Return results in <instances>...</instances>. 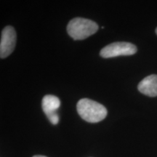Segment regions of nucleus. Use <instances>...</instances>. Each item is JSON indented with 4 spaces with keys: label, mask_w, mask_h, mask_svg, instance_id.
I'll list each match as a JSON object with an SVG mask.
<instances>
[{
    "label": "nucleus",
    "mask_w": 157,
    "mask_h": 157,
    "mask_svg": "<svg viewBox=\"0 0 157 157\" xmlns=\"http://www.w3.org/2000/svg\"><path fill=\"white\" fill-rule=\"evenodd\" d=\"M78 113L82 119L90 123L99 122L107 116V109L102 104L93 100L83 98L76 105Z\"/></svg>",
    "instance_id": "obj_1"
},
{
    "label": "nucleus",
    "mask_w": 157,
    "mask_h": 157,
    "mask_svg": "<svg viewBox=\"0 0 157 157\" xmlns=\"http://www.w3.org/2000/svg\"><path fill=\"white\" fill-rule=\"evenodd\" d=\"M98 30V25L91 20L76 17L68 23L67 31L74 40H82L95 34Z\"/></svg>",
    "instance_id": "obj_2"
},
{
    "label": "nucleus",
    "mask_w": 157,
    "mask_h": 157,
    "mask_svg": "<svg viewBox=\"0 0 157 157\" xmlns=\"http://www.w3.org/2000/svg\"><path fill=\"white\" fill-rule=\"evenodd\" d=\"M137 50L136 46L132 43L114 42L102 49L100 56L104 58H114L121 56H132L136 53Z\"/></svg>",
    "instance_id": "obj_3"
},
{
    "label": "nucleus",
    "mask_w": 157,
    "mask_h": 157,
    "mask_svg": "<svg viewBox=\"0 0 157 157\" xmlns=\"http://www.w3.org/2000/svg\"><path fill=\"white\" fill-rule=\"evenodd\" d=\"M16 43V32L11 25H7L2 30L0 42V57L5 58L14 50Z\"/></svg>",
    "instance_id": "obj_4"
},
{
    "label": "nucleus",
    "mask_w": 157,
    "mask_h": 157,
    "mask_svg": "<svg viewBox=\"0 0 157 157\" xmlns=\"http://www.w3.org/2000/svg\"><path fill=\"white\" fill-rule=\"evenodd\" d=\"M60 106V101L58 97L52 95H45L42 99V109L52 124L59 122V116L57 113Z\"/></svg>",
    "instance_id": "obj_5"
},
{
    "label": "nucleus",
    "mask_w": 157,
    "mask_h": 157,
    "mask_svg": "<svg viewBox=\"0 0 157 157\" xmlns=\"http://www.w3.org/2000/svg\"><path fill=\"white\" fill-rule=\"evenodd\" d=\"M138 90L141 93L149 97H156L157 96V75L146 76L139 83L137 86Z\"/></svg>",
    "instance_id": "obj_6"
},
{
    "label": "nucleus",
    "mask_w": 157,
    "mask_h": 157,
    "mask_svg": "<svg viewBox=\"0 0 157 157\" xmlns=\"http://www.w3.org/2000/svg\"><path fill=\"white\" fill-rule=\"evenodd\" d=\"M33 157H47V156H41V155H36V156H33Z\"/></svg>",
    "instance_id": "obj_7"
},
{
    "label": "nucleus",
    "mask_w": 157,
    "mask_h": 157,
    "mask_svg": "<svg viewBox=\"0 0 157 157\" xmlns=\"http://www.w3.org/2000/svg\"><path fill=\"white\" fill-rule=\"evenodd\" d=\"M156 34H157V28H156Z\"/></svg>",
    "instance_id": "obj_8"
}]
</instances>
